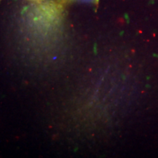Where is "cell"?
I'll use <instances>...</instances> for the list:
<instances>
[{
    "label": "cell",
    "instance_id": "cell-2",
    "mask_svg": "<svg viewBox=\"0 0 158 158\" xmlns=\"http://www.w3.org/2000/svg\"><path fill=\"white\" fill-rule=\"evenodd\" d=\"M30 1H33V2H41V1H43V0H30Z\"/></svg>",
    "mask_w": 158,
    "mask_h": 158
},
{
    "label": "cell",
    "instance_id": "cell-1",
    "mask_svg": "<svg viewBox=\"0 0 158 158\" xmlns=\"http://www.w3.org/2000/svg\"><path fill=\"white\" fill-rule=\"evenodd\" d=\"M57 2H59L61 5L66 6L71 3L75 2H80V3H87V4H92V5H98L100 0H56Z\"/></svg>",
    "mask_w": 158,
    "mask_h": 158
}]
</instances>
